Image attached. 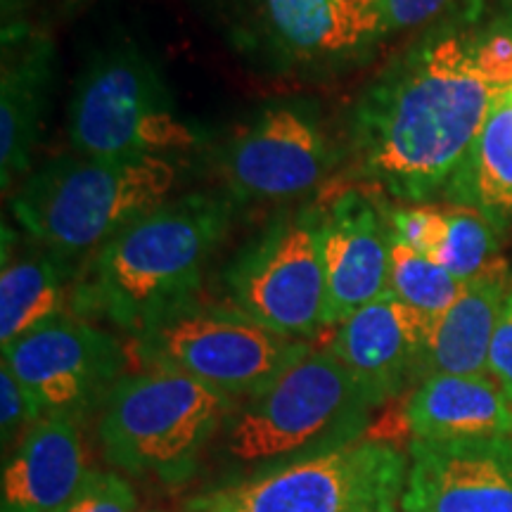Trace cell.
Here are the masks:
<instances>
[{
	"label": "cell",
	"instance_id": "cell-1",
	"mask_svg": "<svg viewBox=\"0 0 512 512\" xmlns=\"http://www.w3.org/2000/svg\"><path fill=\"white\" fill-rule=\"evenodd\" d=\"M505 91L477 60V27L451 19L420 36L366 88L351 117L358 166L403 202L446 190Z\"/></svg>",
	"mask_w": 512,
	"mask_h": 512
},
{
	"label": "cell",
	"instance_id": "cell-2",
	"mask_svg": "<svg viewBox=\"0 0 512 512\" xmlns=\"http://www.w3.org/2000/svg\"><path fill=\"white\" fill-rule=\"evenodd\" d=\"M233 202L230 195L190 192L136 216L76 275L72 309L83 316L100 313L136 335L188 302L226 238Z\"/></svg>",
	"mask_w": 512,
	"mask_h": 512
},
{
	"label": "cell",
	"instance_id": "cell-3",
	"mask_svg": "<svg viewBox=\"0 0 512 512\" xmlns=\"http://www.w3.org/2000/svg\"><path fill=\"white\" fill-rule=\"evenodd\" d=\"M373 401L330 351H309L223 420L211 486L245 482L363 441Z\"/></svg>",
	"mask_w": 512,
	"mask_h": 512
},
{
	"label": "cell",
	"instance_id": "cell-4",
	"mask_svg": "<svg viewBox=\"0 0 512 512\" xmlns=\"http://www.w3.org/2000/svg\"><path fill=\"white\" fill-rule=\"evenodd\" d=\"M174 185L166 157H60L22 183L12 214L36 245L74 261L166 202Z\"/></svg>",
	"mask_w": 512,
	"mask_h": 512
},
{
	"label": "cell",
	"instance_id": "cell-5",
	"mask_svg": "<svg viewBox=\"0 0 512 512\" xmlns=\"http://www.w3.org/2000/svg\"><path fill=\"white\" fill-rule=\"evenodd\" d=\"M238 403L171 370L124 375L100 408L102 456L133 477L188 484Z\"/></svg>",
	"mask_w": 512,
	"mask_h": 512
},
{
	"label": "cell",
	"instance_id": "cell-6",
	"mask_svg": "<svg viewBox=\"0 0 512 512\" xmlns=\"http://www.w3.org/2000/svg\"><path fill=\"white\" fill-rule=\"evenodd\" d=\"M136 354L147 368L171 370L230 399H249L309 354L304 339L285 337L240 309L174 306L136 332Z\"/></svg>",
	"mask_w": 512,
	"mask_h": 512
},
{
	"label": "cell",
	"instance_id": "cell-7",
	"mask_svg": "<svg viewBox=\"0 0 512 512\" xmlns=\"http://www.w3.org/2000/svg\"><path fill=\"white\" fill-rule=\"evenodd\" d=\"M67 133L76 155L100 159L164 157L197 143L178 117L162 69L133 46L105 50L83 69Z\"/></svg>",
	"mask_w": 512,
	"mask_h": 512
},
{
	"label": "cell",
	"instance_id": "cell-8",
	"mask_svg": "<svg viewBox=\"0 0 512 512\" xmlns=\"http://www.w3.org/2000/svg\"><path fill=\"white\" fill-rule=\"evenodd\" d=\"M408 458L384 441H356L268 475L207 486L183 512H399Z\"/></svg>",
	"mask_w": 512,
	"mask_h": 512
},
{
	"label": "cell",
	"instance_id": "cell-9",
	"mask_svg": "<svg viewBox=\"0 0 512 512\" xmlns=\"http://www.w3.org/2000/svg\"><path fill=\"white\" fill-rule=\"evenodd\" d=\"M226 287L235 309L280 335L302 339L328 328L323 209L275 216L228 266Z\"/></svg>",
	"mask_w": 512,
	"mask_h": 512
},
{
	"label": "cell",
	"instance_id": "cell-10",
	"mask_svg": "<svg viewBox=\"0 0 512 512\" xmlns=\"http://www.w3.org/2000/svg\"><path fill=\"white\" fill-rule=\"evenodd\" d=\"M8 366L43 418L79 422L102 408L124 373V349L112 335L76 316H57L3 347Z\"/></svg>",
	"mask_w": 512,
	"mask_h": 512
},
{
	"label": "cell",
	"instance_id": "cell-11",
	"mask_svg": "<svg viewBox=\"0 0 512 512\" xmlns=\"http://www.w3.org/2000/svg\"><path fill=\"white\" fill-rule=\"evenodd\" d=\"M238 46L275 67H335L368 53L384 31V8L347 0H238Z\"/></svg>",
	"mask_w": 512,
	"mask_h": 512
},
{
	"label": "cell",
	"instance_id": "cell-12",
	"mask_svg": "<svg viewBox=\"0 0 512 512\" xmlns=\"http://www.w3.org/2000/svg\"><path fill=\"white\" fill-rule=\"evenodd\" d=\"M332 164V147L304 102H275L228 145L223 174L233 200H292L316 188Z\"/></svg>",
	"mask_w": 512,
	"mask_h": 512
},
{
	"label": "cell",
	"instance_id": "cell-13",
	"mask_svg": "<svg viewBox=\"0 0 512 512\" xmlns=\"http://www.w3.org/2000/svg\"><path fill=\"white\" fill-rule=\"evenodd\" d=\"M403 512H512V437L413 439Z\"/></svg>",
	"mask_w": 512,
	"mask_h": 512
},
{
	"label": "cell",
	"instance_id": "cell-14",
	"mask_svg": "<svg viewBox=\"0 0 512 512\" xmlns=\"http://www.w3.org/2000/svg\"><path fill=\"white\" fill-rule=\"evenodd\" d=\"M432 320L387 292L339 323L328 351L377 408L418 384L420 356Z\"/></svg>",
	"mask_w": 512,
	"mask_h": 512
},
{
	"label": "cell",
	"instance_id": "cell-15",
	"mask_svg": "<svg viewBox=\"0 0 512 512\" xmlns=\"http://www.w3.org/2000/svg\"><path fill=\"white\" fill-rule=\"evenodd\" d=\"M392 240V223L363 192H344L323 211L325 325L344 323L389 292Z\"/></svg>",
	"mask_w": 512,
	"mask_h": 512
},
{
	"label": "cell",
	"instance_id": "cell-16",
	"mask_svg": "<svg viewBox=\"0 0 512 512\" xmlns=\"http://www.w3.org/2000/svg\"><path fill=\"white\" fill-rule=\"evenodd\" d=\"M86 472L76 420L46 415L5 458L0 512H57Z\"/></svg>",
	"mask_w": 512,
	"mask_h": 512
},
{
	"label": "cell",
	"instance_id": "cell-17",
	"mask_svg": "<svg viewBox=\"0 0 512 512\" xmlns=\"http://www.w3.org/2000/svg\"><path fill=\"white\" fill-rule=\"evenodd\" d=\"M55 79V53L46 38L5 41L0 74V181L3 192L27 174L41 138Z\"/></svg>",
	"mask_w": 512,
	"mask_h": 512
},
{
	"label": "cell",
	"instance_id": "cell-18",
	"mask_svg": "<svg viewBox=\"0 0 512 512\" xmlns=\"http://www.w3.org/2000/svg\"><path fill=\"white\" fill-rule=\"evenodd\" d=\"M413 439L512 437V401L491 375H434L403 408Z\"/></svg>",
	"mask_w": 512,
	"mask_h": 512
},
{
	"label": "cell",
	"instance_id": "cell-19",
	"mask_svg": "<svg viewBox=\"0 0 512 512\" xmlns=\"http://www.w3.org/2000/svg\"><path fill=\"white\" fill-rule=\"evenodd\" d=\"M505 285H508V266L503 261H498L479 278L467 280L458 302L432 320L420 356L418 384L434 375L489 373L491 339L508 294Z\"/></svg>",
	"mask_w": 512,
	"mask_h": 512
},
{
	"label": "cell",
	"instance_id": "cell-20",
	"mask_svg": "<svg viewBox=\"0 0 512 512\" xmlns=\"http://www.w3.org/2000/svg\"><path fill=\"white\" fill-rule=\"evenodd\" d=\"M36 245V242H34ZM76 273L72 261L36 245L24 254L3 252L0 268V344L17 342L67 313Z\"/></svg>",
	"mask_w": 512,
	"mask_h": 512
},
{
	"label": "cell",
	"instance_id": "cell-21",
	"mask_svg": "<svg viewBox=\"0 0 512 512\" xmlns=\"http://www.w3.org/2000/svg\"><path fill=\"white\" fill-rule=\"evenodd\" d=\"M444 195L458 207L482 214L496 230L512 219V91L494 102Z\"/></svg>",
	"mask_w": 512,
	"mask_h": 512
},
{
	"label": "cell",
	"instance_id": "cell-22",
	"mask_svg": "<svg viewBox=\"0 0 512 512\" xmlns=\"http://www.w3.org/2000/svg\"><path fill=\"white\" fill-rule=\"evenodd\" d=\"M465 280L448 273L430 256L415 252L399 240H392V266H389V292L415 311L437 318L458 302Z\"/></svg>",
	"mask_w": 512,
	"mask_h": 512
},
{
	"label": "cell",
	"instance_id": "cell-23",
	"mask_svg": "<svg viewBox=\"0 0 512 512\" xmlns=\"http://www.w3.org/2000/svg\"><path fill=\"white\" fill-rule=\"evenodd\" d=\"M496 226L472 209L448 211V233L430 259L458 280H475L498 261Z\"/></svg>",
	"mask_w": 512,
	"mask_h": 512
},
{
	"label": "cell",
	"instance_id": "cell-24",
	"mask_svg": "<svg viewBox=\"0 0 512 512\" xmlns=\"http://www.w3.org/2000/svg\"><path fill=\"white\" fill-rule=\"evenodd\" d=\"M136 491L124 477L105 470H88L79 489L57 512H136Z\"/></svg>",
	"mask_w": 512,
	"mask_h": 512
},
{
	"label": "cell",
	"instance_id": "cell-25",
	"mask_svg": "<svg viewBox=\"0 0 512 512\" xmlns=\"http://www.w3.org/2000/svg\"><path fill=\"white\" fill-rule=\"evenodd\" d=\"M394 240L403 242L415 252L432 256L448 233V211L418 204V207L396 209L389 214Z\"/></svg>",
	"mask_w": 512,
	"mask_h": 512
},
{
	"label": "cell",
	"instance_id": "cell-26",
	"mask_svg": "<svg viewBox=\"0 0 512 512\" xmlns=\"http://www.w3.org/2000/svg\"><path fill=\"white\" fill-rule=\"evenodd\" d=\"M43 415L38 411L36 401L31 399L15 373L0 366V434H3V451L17 446L31 425H36Z\"/></svg>",
	"mask_w": 512,
	"mask_h": 512
},
{
	"label": "cell",
	"instance_id": "cell-27",
	"mask_svg": "<svg viewBox=\"0 0 512 512\" xmlns=\"http://www.w3.org/2000/svg\"><path fill=\"white\" fill-rule=\"evenodd\" d=\"M489 375L501 384V389L512 401V290L505 294L501 313H498L489 351Z\"/></svg>",
	"mask_w": 512,
	"mask_h": 512
},
{
	"label": "cell",
	"instance_id": "cell-28",
	"mask_svg": "<svg viewBox=\"0 0 512 512\" xmlns=\"http://www.w3.org/2000/svg\"><path fill=\"white\" fill-rule=\"evenodd\" d=\"M451 0H384V31H408L432 22Z\"/></svg>",
	"mask_w": 512,
	"mask_h": 512
},
{
	"label": "cell",
	"instance_id": "cell-29",
	"mask_svg": "<svg viewBox=\"0 0 512 512\" xmlns=\"http://www.w3.org/2000/svg\"><path fill=\"white\" fill-rule=\"evenodd\" d=\"M347 3H373V5H382L384 8V0H347Z\"/></svg>",
	"mask_w": 512,
	"mask_h": 512
},
{
	"label": "cell",
	"instance_id": "cell-30",
	"mask_svg": "<svg viewBox=\"0 0 512 512\" xmlns=\"http://www.w3.org/2000/svg\"><path fill=\"white\" fill-rule=\"evenodd\" d=\"M152 512H162V510H152Z\"/></svg>",
	"mask_w": 512,
	"mask_h": 512
},
{
	"label": "cell",
	"instance_id": "cell-31",
	"mask_svg": "<svg viewBox=\"0 0 512 512\" xmlns=\"http://www.w3.org/2000/svg\"><path fill=\"white\" fill-rule=\"evenodd\" d=\"M510 91H512V88H510Z\"/></svg>",
	"mask_w": 512,
	"mask_h": 512
}]
</instances>
